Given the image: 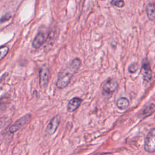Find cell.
Listing matches in <instances>:
<instances>
[{
	"instance_id": "obj_1",
	"label": "cell",
	"mask_w": 155,
	"mask_h": 155,
	"mask_svg": "<svg viewBox=\"0 0 155 155\" xmlns=\"http://www.w3.org/2000/svg\"><path fill=\"white\" fill-rule=\"evenodd\" d=\"M81 65V61L80 58L73 59L59 73L56 82L57 87L61 89L66 87L71 78L79 70Z\"/></svg>"
},
{
	"instance_id": "obj_2",
	"label": "cell",
	"mask_w": 155,
	"mask_h": 155,
	"mask_svg": "<svg viewBox=\"0 0 155 155\" xmlns=\"http://www.w3.org/2000/svg\"><path fill=\"white\" fill-rule=\"evenodd\" d=\"M118 82L113 78L107 80L103 84L102 92L104 96L110 98L113 93H115L118 88Z\"/></svg>"
},
{
	"instance_id": "obj_3",
	"label": "cell",
	"mask_w": 155,
	"mask_h": 155,
	"mask_svg": "<svg viewBox=\"0 0 155 155\" xmlns=\"http://www.w3.org/2000/svg\"><path fill=\"white\" fill-rule=\"evenodd\" d=\"M144 149L148 153L155 152V128H152L148 133L145 139Z\"/></svg>"
},
{
	"instance_id": "obj_4",
	"label": "cell",
	"mask_w": 155,
	"mask_h": 155,
	"mask_svg": "<svg viewBox=\"0 0 155 155\" xmlns=\"http://www.w3.org/2000/svg\"><path fill=\"white\" fill-rule=\"evenodd\" d=\"M141 73L142 76V79L144 82H149L150 81L152 77V70L150 62L148 61L147 58L142 59Z\"/></svg>"
},
{
	"instance_id": "obj_5",
	"label": "cell",
	"mask_w": 155,
	"mask_h": 155,
	"mask_svg": "<svg viewBox=\"0 0 155 155\" xmlns=\"http://www.w3.org/2000/svg\"><path fill=\"white\" fill-rule=\"evenodd\" d=\"M32 116L31 114H27L24 116H23L19 120H18L12 126L9 128V132L11 133H14L18 130L21 128L23 126H24L26 124H27L30 120H31Z\"/></svg>"
},
{
	"instance_id": "obj_6",
	"label": "cell",
	"mask_w": 155,
	"mask_h": 155,
	"mask_svg": "<svg viewBox=\"0 0 155 155\" xmlns=\"http://www.w3.org/2000/svg\"><path fill=\"white\" fill-rule=\"evenodd\" d=\"M48 35L49 33H47L45 30L41 29L33 41L32 46L35 49H39L47 41Z\"/></svg>"
},
{
	"instance_id": "obj_7",
	"label": "cell",
	"mask_w": 155,
	"mask_h": 155,
	"mask_svg": "<svg viewBox=\"0 0 155 155\" xmlns=\"http://www.w3.org/2000/svg\"><path fill=\"white\" fill-rule=\"evenodd\" d=\"M50 71L49 68L43 66L39 70V84L41 88L45 89L48 85L50 79Z\"/></svg>"
},
{
	"instance_id": "obj_8",
	"label": "cell",
	"mask_w": 155,
	"mask_h": 155,
	"mask_svg": "<svg viewBox=\"0 0 155 155\" xmlns=\"http://www.w3.org/2000/svg\"><path fill=\"white\" fill-rule=\"evenodd\" d=\"M60 121H61L60 116L56 115L55 117H53L49 123V124L47 125L46 129V133L49 135L54 134L59 126Z\"/></svg>"
},
{
	"instance_id": "obj_9",
	"label": "cell",
	"mask_w": 155,
	"mask_h": 155,
	"mask_svg": "<svg viewBox=\"0 0 155 155\" xmlns=\"http://www.w3.org/2000/svg\"><path fill=\"white\" fill-rule=\"evenodd\" d=\"M82 103V99L78 97H75L70 100L67 104V110L69 112H73L79 108Z\"/></svg>"
},
{
	"instance_id": "obj_10",
	"label": "cell",
	"mask_w": 155,
	"mask_h": 155,
	"mask_svg": "<svg viewBox=\"0 0 155 155\" xmlns=\"http://www.w3.org/2000/svg\"><path fill=\"white\" fill-rule=\"evenodd\" d=\"M155 111V105L154 104H149L145 105L139 113V117L142 118H145L149 116L152 115Z\"/></svg>"
},
{
	"instance_id": "obj_11",
	"label": "cell",
	"mask_w": 155,
	"mask_h": 155,
	"mask_svg": "<svg viewBox=\"0 0 155 155\" xmlns=\"http://www.w3.org/2000/svg\"><path fill=\"white\" fill-rule=\"evenodd\" d=\"M146 12L148 19L152 21H155V5L153 2H150L147 4Z\"/></svg>"
},
{
	"instance_id": "obj_12",
	"label": "cell",
	"mask_w": 155,
	"mask_h": 155,
	"mask_svg": "<svg viewBox=\"0 0 155 155\" xmlns=\"http://www.w3.org/2000/svg\"><path fill=\"white\" fill-rule=\"evenodd\" d=\"M129 104L130 103L128 99L125 97L120 98V99H118L116 102V105L118 108L121 110H125L127 109L128 107L129 106Z\"/></svg>"
},
{
	"instance_id": "obj_13",
	"label": "cell",
	"mask_w": 155,
	"mask_h": 155,
	"mask_svg": "<svg viewBox=\"0 0 155 155\" xmlns=\"http://www.w3.org/2000/svg\"><path fill=\"white\" fill-rule=\"evenodd\" d=\"M9 49L7 46H2L0 47V61L7 55Z\"/></svg>"
},
{
	"instance_id": "obj_14",
	"label": "cell",
	"mask_w": 155,
	"mask_h": 155,
	"mask_svg": "<svg viewBox=\"0 0 155 155\" xmlns=\"http://www.w3.org/2000/svg\"><path fill=\"white\" fill-rule=\"evenodd\" d=\"M139 64L137 63H133L131 64L128 66V71L130 73H134L138 70Z\"/></svg>"
},
{
	"instance_id": "obj_15",
	"label": "cell",
	"mask_w": 155,
	"mask_h": 155,
	"mask_svg": "<svg viewBox=\"0 0 155 155\" xmlns=\"http://www.w3.org/2000/svg\"><path fill=\"white\" fill-rule=\"evenodd\" d=\"M110 4L117 7H122L124 6V1L122 0H113L110 2Z\"/></svg>"
},
{
	"instance_id": "obj_16",
	"label": "cell",
	"mask_w": 155,
	"mask_h": 155,
	"mask_svg": "<svg viewBox=\"0 0 155 155\" xmlns=\"http://www.w3.org/2000/svg\"><path fill=\"white\" fill-rule=\"evenodd\" d=\"M6 120L7 118H2L0 120V128L3 127L4 125H5V123H6Z\"/></svg>"
},
{
	"instance_id": "obj_17",
	"label": "cell",
	"mask_w": 155,
	"mask_h": 155,
	"mask_svg": "<svg viewBox=\"0 0 155 155\" xmlns=\"http://www.w3.org/2000/svg\"><path fill=\"white\" fill-rule=\"evenodd\" d=\"M95 155H113L111 153H101V154H97Z\"/></svg>"
}]
</instances>
